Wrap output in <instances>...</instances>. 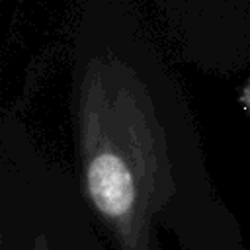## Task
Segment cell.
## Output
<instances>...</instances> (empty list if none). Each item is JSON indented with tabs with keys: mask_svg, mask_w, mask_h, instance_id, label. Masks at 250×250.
I'll return each mask as SVG.
<instances>
[{
	"mask_svg": "<svg viewBox=\"0 0 250 250\" xmlns=\"http://www.w3.org/2000/svg\"><path fill=\"white\" fill-rule=\"evenodd\" d=\"M158 78V76H156ZM88 62L72 94L74 178L109 250H229L242 244L219 199L197 123L164 80Z\"/></svg>",
	"mask_w": 250,
	"mask_h": 250,
	"instance_id": "6da1fadb",
	"label": "cell"
},
{
	"mask_svg": "<svg viewBox=\"0 0 250 250\" xmlns=\"http://www.w3.org/2000/svg\"><path fill=\"white\" fill-rule=\"evenodd\" d=\"M0 250H109L74 174L12 113L0 125Z\"/></svg>",
	"mask_w": 250,
	"mask_h": 250,
	"instance_id": "7a4b0ae2",
	"label": "cell"
}]
</instances>
